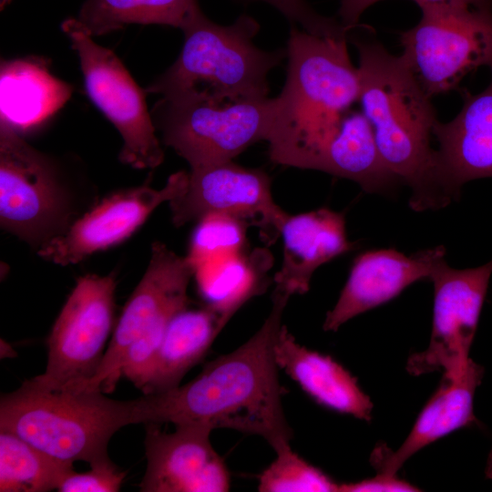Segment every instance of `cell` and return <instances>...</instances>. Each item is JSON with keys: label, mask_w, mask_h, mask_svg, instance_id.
Here are the masks:
<instances>
[{"label": "cell", "mask_w": 492, "mask_h": 492, "mask_svg": "<svg viewBox=\"0 0 492 492\" xmlns=\"http://www.w3.org/2000/svg\"><path fill=\"white\" fill-rule=\"evenodd\" d=\"M291 295L274 289L271 312L242 345L208 363L184 385L143 395L142 424H197L260 436L276 452L291 447L274 345Z\"/></svg>", "instance_id": "1"}, {"label": "cell", "mask_w": 492, "mask_h": 492, "mask_svg": "<svg viewBox=\"0 0 492 492\" xmlns=\"http://www.w3.org/2000/svg\"><path fill=\"white\" fill-rule=\"evenodd\" d=\"M359 54V102L378 149L390 170L411 189L414 210H438L452 199L438 175L431 146L436 113L405 57L393 56L376 40L348 33Z\"/></svg>", "instance_id": "2"}, {"label": "cell", "mask_w": 492, "mask_h": 492, "mask_svg": "<svg viewBox=\"0 0 492 492\" xmlns=\"http://www.w3.org/2000/svg\"><path fill=\"white\" fill-rule=\"evenodd\" d=\"M347 36H323L292 25L287 76L275 97L276 118L268 141L272 161L289 166L322 143L359 101L360 80Z\"/></svg>", "instance_id": "3"}, {"label": "cell", "mask_w": 492, "mask_h": 492, "mask_svg": "<svg viewBox=\"0 0 492 492\" xmlns=\"http://www.w3.org/2000/svg\"><path fill=\"white\" fill-rule=\"evenodd\" d=\"M180 29L184 43L178 58L148 92L219 104L268 97V75L286 57V48H259L253 42L260 31L254 17L241 14L222 26L197 5Z\"/></svg>", "instance_id": "4"}, {"label": "cell", "mask_w": 492, "mask_h": 492, "mask_svg": "<svg viewBox=\"0 0 492 492\" xmlns=\"http://www.w3.org/2000/svg\"><path fill=\"white\" fill-rule=\"evenodd\" d=\"M131 424H141L139 397L115 400L100 390L46 389L29 379L0 400V429L68 464L109 459V440Z\"/></svg>", "instance_id": "5"}, {"label": "cell", "mask_w": 492, "mask_h": 492, "mask_svg": "<svg viewBox=\"0 0 492 492\" xmlns=\"http://www.w3.org/2000/svg\"><path fill=\"white\" fill-rule=\"evenodd\" d=\"M77 193L54 159L0 121V226L36 251L81 215Z\"/></svg>", "instance_id": "6"}, {"label": "cell", "mask_w": 492, "mask_h": 492, "mask_svg": "<svg viewBox=\"0 0 492 492\" xmlns=\"http://www.w3.org/2000/svg\"><path fill=\"white\" fill-rule=\"evenodd\" d=\"M275 97L214 103L190 97H162L152 118L162 143L190 168L232 160L259 141H269Z\"/></svg>", "instance_id": "7"}, {"label": "cell", "mask_w": 492, "mask_h": 492, "mask_svg": "<svg viewBox=\"0 0 492 492\" xmlns=\"http://www.w3.org/2000/svg\"><path fill=\"white\" fill-rule=\"evenodd\" d=\"M421 18L400 36L402 56L429 97L457 88L479 67H492V9L421 4Z\"/></svg>", "instance_id": "8"}, {"label": "cell", "mask_w": 492, "mask_h": 492, "mask_svg": "<svg viewBox=\"0 0 492 492\" xmlns=\"http://www.w3.org/2000/svg\"><path fill=\"white\" fill-rule=\"evenodd\" d=\"M61 27L77 54L90 100L122 138L119 160L138 169L159 166L164 152L147 108L145 92L118 56L97 44L76 18L65 20Z\"/></svg>", "instance_id": "9"}, {"label": "cell", "mask_w": 492, "mask_h": 492, "mask_svg": "<svg viewBox=\"0 0 492 492\" xmlns=\"http://www.w3.org/2000/svg\"><path fill=\"white\" fill-rule=\"evenodd\" d=\"M116 287L112 273L77 278L47 338L46 369L34 384L77 388L95 374L115 327Z\"/></svg>", "instance_id": "10"}, {"label": "cell", "mask_w": 492, "mask_h": 492, "mask_svg": "<svg viewBox=\"0 0 492 492\" xmlns=\"http://www.w3.org/2000/svg\"><path fill=\"white\" fill-rule=\"evenodd\" d=\"M196 269L190 256L179 255L160 241L152 243L147 269L115 324L95 374L77 389L115 390L128 349L151 327L169 323L188 308V287Z\"/></svg>", "instance_id": "11"}, {"label": "cell", "mask_w": 492, "mask_h": 492, "mask_svg": "<svg viewBox=\"0 0 492 492\" xmlns=\"http://www.w3.org/2000/svg\"><path fill=\"white\" fill-rule=\"evenodd\" d=\"M492 275V260L468 269L450 267L446 259L435 266L433 326L428 347L407 360L413 375L441 371H461L477 331L482 306Z\"/></svg>", "instance_id": "12"}, {"label": "cell", "mask_w": 492, "mask_h": 492, "mask_svg": "<svg viewBox=\"0 0 492 492\" xmlns=\"http://www.w3.org/2000/svg\"><path fill=\"white\" fill-rule=\"evenodd\" d=\"M189 172L171 174L164 187L144 184L107 195L82 213L61 235L36 252L43 260L60 266L74 265L89 256L129 239L162 203L180 195Z\"/></svg>", "instance_id": "13"}, {"label": "cell", "mask_w": 492, "mask_h": 492, "mask_svg": "<svg viewBox=\"0 0 492 492\" xmlns=\"http://www.w3.org/2000/svg\"><path fill=\"white\" fill-rule=\"evenodd\" d=\"M169 204L176 227L220 213L251 220L277 236L288 216L272 199L268 174L232 160L190 168L184 191Z\"/></svg>", "instance_id": "14"}, {"label": "cell", "mask_w": 492, "mask_h": 492, "mask_svg": "<svg viewBox=\"0 0 492 492\" xmlns=\"http://www.w3.org/2000/svg\"><path fill=\"white\" fill-rule=\"evenodd\" d=\"M147 468L142 492H226L231 477L224 459L213 448L211 428L197 424L176 425L172 433L146 424Z\"/></svg>", "instance_id": "15"}, {"label": "cell", "mask_w": 492, "mask_h": 492, "mask_svg": "<svg viewBox=\"0 0 492 492\" xmlns=\"http://www.w3.org/2000/svg\"><path fill=\"white\" fill-rule=\"evenodd\" d=\"M445 257L442 245L409 256L395 249L360 254L336 303L326 314L323 330L335 332L352 318L394 299L412 283L429 279Z\"/></svg>", "instance_id": "16"}, {"label": "cell", "mask_w": 492, "mask_h": 492, "mask_svg": "<svg viewBox=\"0 0 492 492\" xmlns=\"http://www.w3.org/2000/svg\"><path fill=\"white\" fill-rule=\"evenodd\" d=\"M463 98L456 118L437 121L433 130L439 179L452 200L465 183L492 178V77L484 90L474 95L464 91Z\"/></svg>", "instance_id": "17"}, {"label": "cell", "mask_w": 492, "mask_h": 492, "mask_svg": "<svg viewBox=\"0 0 492 492\" xmlns=\"http://www.w3.org/2000/svg\"><path fill=\"white\" fill-rule=\"evenodd\" d=\"M483 368L469 359L459 372L444 374L442 382L418 415L411 432L395 450L376 447L371 461L378 473L396 475L414 454L427 445L475 421L473 401Z\"/></svg>", "instance_id": "18"}, {"label": "cell", "mask_w": 492, "mask_h": 492, "mask_svg": "<svg viewBox=\"0 0 492 492\" xmlns=\"http://www.w3.org/2000/svg\"><path fill=\"white\" fill-rule=\"evenodd\" d=\"M280 235L282 261L273 280L276 289L291 296L307 292L320 266L354 248L347 238L343 213L328 208L288 215Z\"/></svg>", "instance_id": "19"}, {"label": "cell", "mask_w": 492, "mask_h": 492, "mask_svg": "<svg viewBox=\"0 0 492 492\" xmlns=\"http://www.w3.org/2000/svg\"><path fill=\"white\" fill-rule=\"evenodd\" d=\"M275 361L318 404L370 421L373 403L357 380L328 355L300 344L282 324L274 345Z\"/></svg>", "instance_id": "20"}, {"label": "cell", "mask_w": 492, "mask_h": 492, "mask_svg": "<svg viewBox=\"0 0 492 492\" xmlns=\"http://www.w3.org/2000/svg\"><path fill=\"white\" fill-rule=\"evenodd\" d=\"M307 169L353 180L368 193L385 194L400 182L384 161L367 118L362 110L351 108L313 153Z\"/></svg>", "instance_id": "21"}, {"label": "cell", "mask_w": 492, "mask_h": 492, "mask_svg": "<svg viewBox=\"0 0 492 492\" xmlns=\"http://www.w3.org/2000/svg\"><path fill=\"white\" fill-rule=\"evenodd\" d=\"M231 317L210 302L179 313L170 322L152 362L140 389L143 395L178 387L184 375L204 358Z\"/></svg>", "instance_id": "22"}, {"label": "cell", "mask_w": 492, "mask_h": 492, "mask_svg": "<svg viewBox=\"0 0 492 492\" xmlns=\"http://www.w3.org/2000/svg\"><path fill=\"white\" fill-rule=\"evenodd\" d=\"M71 87L54 77L46 61L4 60L0 70V121L16 131L45 121L69 99Z\"/></svg>", "instance_id": "23"}, {"label": "cell", "mask_w": 492, "mask_h": 492, "mask_svg": "<svg viewBox=\"0 0 492 492\" xmlns=\"http://www.w3.org/2000/svg\"><path fill=\"white\" fill-rule=\"evenodd\" d=\"M197 0H85L76 20L91 36L131 24L181 28Z\"/></svg>", "instance_id": "24"}, {"label": "cell", "mask_w": 492, "mask_h": 492, "mask_svg": "<svg viewBox=\"0 0 492 492\" xmlns=\"http://www.w3.org/2000/svg\"><path fill=\"white\" fill-rule=\"evenodd\" d=\"M73 464L56 460L13 432L0 429V491L57 489Z\"/></svg>", "instance_id": "25"}, {"label": "cell", "mask_w": 492, "mask_h": 492, "mask_svg": "<svg viewBox=\"0 0 492 492\" xmlns=\"http://www.w3.org/2000/svg\"><path fill=\"white\" fill-rule=\"evenodd\" d=\"M321 469L306 462L291 447L276 452L275 459L259 476L260 492H339Z\"/></svg>", "instance_id": "26"}, {"label": "cell", "mask_w": 492, "mask_h": 492, "mask_svg": "<svg viewBox=\"0 0 492 492\" xmlns=\"http://www.w3.org/2000/svg\"><path fill=\"white\" fill-rule=\"evenodd\" d=\"M193 249L205 255H230L245 242L248 221L228 214H210L199 221Z\"/></svg>", "instance_id": "27"}, {"label": "cell", "mask_w": 492, "mask_h": 492, "mask_svg": "<svg viewBox=\"0 0 492 492\" xmlns=\"http://www.w3.org/2000/svg\"><path fill=\"white\" fill-rule=\"evenodd\" d=\"M262 1L282 13L292 25L302 26V30L323 36H347L348 30L334 18L318 14L306 0H243Z\"/></svg>", "instance_id": "28"}, {"label": "cell", "mask_w": 492, "mask_h": 492, "mask_svg": "<svg viewBox=\"0 0 492 492\" xmlns=\"http://www.w3.org/2000/svg\"><path fill=\"white\" fill-rule=\"evenodd\" d=\"M126 473L110 459L91 465L85 472L70 471L57 487L60 492H117Z\"/></svg>", "instance_id": "29"}, {"label": "cell", "mask_w": 492, "mask_h": 492, "mask_svg": "<svg viewBox=\"0 0 492 492\" xmlns=\"http://www.w3.org/2000/svg\"><path fill=\"white\" fill-rule=\"evenodd\" d=\"M383 0H341L338 15L342 25L350 32L354 29L362 14L371 5ZM421 4H453L491 6V0H414Z\"/></svg>", "instance_id": "30"}, {"label": "cell", "mask_w": 492, "mask_h": 492, "mask_svg": "<svg viewBox=\"0 0 492 492\" xmlns=\"http://www.w3.org/2000/svg\"><path fill=\"white\" fill-rule=\"evenodd\" d=\"M413 492L419 491L408 482L396 477V475L378 473L375 477L356 483L340 484L339 492Z\"/></svg>", "instance_id": "31"}, {"label": "cell", "mask_w": 492, "mask_h": 492, "mask_svg": "<svg viewBox=\"0 0 492 492\" xmlns=\"http://www.w3.org/2000/svg\"><path fill=\"white\" fill-rule=\"evenodd\" d=\"M486 475L488 478L492 479V449L488 455Z\"/></svg>", "instance_id": "32"}]
</instances>
